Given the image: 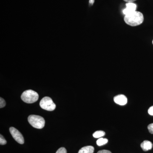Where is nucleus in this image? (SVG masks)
<instances>
[{"label": "nucleus", "mask_w": 153, "mask_h": 153, "mask_svg": "<svg viewBox=\"0 0 153 153\" xmlns=\"http://www.w3.org/2000/svg\"><path fill=\"white\" fill-rule=\"evenodd\" d=\"M124 20L128 25L132 27H135L142 24L144 21V17L141 13L136 11L125 16Z\"/></svg>", "instance_id": "nucleus-1"}, {"label": "nucleus", "mask_w": 153, "mask_h": 153, "mask_svg": "<svg viewBox=\"0 0 153 153\" xmlns=\"http://www.w3.org/2000/svg\"><path fill=\"white\" fill-rule=\"evenodd\" d=\"M39 95L37 92L33 90L25 91L21 96L23 101L27 103H32L38 100Z\"/></svg>", "instance_id": "nucleus-2"}, {"label": "nucleus", "mask_w": 153, "mask_h": 153, "mask_svg": "<svg viewBox=\"0 0 153 153\" xmlns=\"http://www.w3.org/2000/svg\"><path fill=\"white\" fill-rule=\"evenodd\" d=\"M29 123L33 127L38 129H41L45 126V121L44 118L40 116L31 115L28 118Z\"/></svg>", "instance_id": "nucleus-3"}, {"label": "nucleus", "mask_w": 153, "mask_h": 153, "mask_svg": "<svg viewBox=\"0 0 153 153\" xmlns=\"http://www.w3.org/2000/svg\"><path fill=\"white\" fill-rule=\"evenodd\" d=\"M40 105L41 108L49 111H52L56 108V105L52 101V99L48 97H44L41 100Z\"/></svg>", "instance_id": "nucleus-4"}, {"label": "nucleus", "mask_w": 153, "mask_h": 153, "mask_svg": "<svg viewBox=\"0 0 153 153\" xmlns=\"http://www.w3.org/2000/svg\"><path fill=\"white\" fill-rule=\"evenodd\" d=\"M10 131L16 141L21 144H23L24 143L25 140L24 137L19 130L13 127H11L10 128Z\"/></svg>", "instance_id": "nucleus-5"}, {"label": "nucleus", "mask_w": 153, "mask_h": 153, "mask_svg": "<svg viewBox=\"0 0 153 153\" xmlns=\"http://www.w3.org/2000/svg\"><path fill=\"white\" fill-rule=\"evenodd\" d=\"M126 8L124 9L123 12L125 16L131 13L136 11L137 9V5L134 3H127L126 4Z\"/></svg>", "instance_id": "nucleus-6"}, {"label": "nucleus", "mask_w": 153, "mask_h": 153, "mask_svg": "<svg viewBox=\"0 0 153 153\" xmlns=\"http://www.w3.org/2000/svg\"><path fill=\"white\" fill-rule=\"evenodd\" d=\"M114 102L120 105H124L127 103V98L123 94H119L116 96L114 98Z\"/></svg>", "instance_id": "nucleus-7"}, {"label": "nucleus", "mask_w": 153, "mask_h": 153, "mask_svg": "<svg viewBox=\"0 0 153 153\" xmlns=\"http://www.w3.org/2000/svg\"><path fill=\"white\" fill-rule=\"evenodd\" d=\"M140 146L143 150L146 152L152 149L153 144L149 141L145 140L141 144Z\"/></svg>", "instance_id": "nucleus-8"}, {"label": "nucleus", "mask_w": 153, "mask_h": 153, "mask_svg": "<svg viewBox=\"0 0 153 153\" xmlns=\"http://www.w3.org/2000/svg\"><path fill=\"white\" fill-rule=\"evenodd\" d=\"M94 149L92 146H86L81 148L78 153H93Z\"/></svg>", "instance_id": "nucleus-9"}, {"label": "nucleus", "mask_w": 153, "mask_h": 153, "mask_svg": "<svg viewBox=\"0 0 153 153\" xmlns=\"http://www.w3.org/2000/svg\"><path fill=\"white\" fill-rule=\"evenodd\" d=\"M108 142V140L107 139L100 138L97 141V146H100L106 144Z\"/></svg>", "instance_id": "nucleus-10"}, {"label": "nucleus", "mask_w": 153, "mask_h": 153, "mask_svg": "<svg viewBox=\"0 0 153 153\" xmlns=\"http://www.w3.org/2000/svg\"><path fill=\"white\" fill-rule=\"evenodd\" d=\"M105 135V132L102 131H98L95 132L93 134V136L96 138H101V137L104 136Z\"/></svg>", "instance_id": "nucleus-11"}, {"label": "nucleus", "mask_w": 153, "mask_h": 153, "mask_svg": "<svg viewBox=\"0 0 153 153\" xmlns=\"http://www.w3.org/2000/svg\"><path fill=\"white\" fill-rule=\"evenodd\" d=\"M7 144V141L4 138L2 135H0V144L1 145H4Z\"/></svg>", "instance_id": "nucleus-12"}, {"label": "nucleus", "mask_w": 153, "mask_h": 153, "mask_svg": "<svg viewBox=\"0 0 153 153\" xmlns=\"http://www.w3.org/2000/svg\"><path fill=\"white\" fill-rule=\"evenodd\" d=\"M56 153H67V151L65 148L61 147L57 151Z\"/></svg>", "instance_id": "nucleus-13"}, {"label": "nucleus", "mask_w": 153, "mask_h": 153, "mask_svg": "<svg viewBox=\"0 0 153 153\" xmlns=\"http://www.w3.org/2000/svg\"><path fill=\"white\" fill-rule=\"evenodd\" d=\"M6 105L5 101L4 100V99L1 97L0 98V108H2L4 107Z\"/></svg>", "instance_id": "nucleus-14"}, {"label": "nucleus", "mask_w": 153, "mask_h": 153, "mask_svg": "<svg viewBox=\"0 0 153 153\" xmlns=\"http://www.w3.org/2000/svg\"><path fill=\"white\" fill-rule=\"evenodd\" d=\"M148 128L151 134H153V123H151L148 126Z\"/></svg>", "instance_id": "nucleus-15"}, {"label": "nucleus", "mask_w": 153, "mask_h": 153, "mask_svg": "<svg viewBox=\"0 0 153 153\" xmlns=\"http://www.w3.org/2000/svg\"><path fill=\"white\" fill-rule=\"evenodd\" d=\"M148 113L151 115L153 116V106H151L148 110Z\"/></svg>", "instance_id": "nucleus-16"}, {"label": "nucleus", "mask_w": 153, "mask_h": 153, "mask_svg": "<svg viewBox=\"0 0 153 153\" xmlns=\"http://www.w3.org/2000/svg\"><path fill=\"white\" fill-rule=\"evenodd\" d=\"M97 153H111L110 151L106 150H102L99 151Z\"/></svg>", "instance_id": "nucleus-17"}, {"label": "nucleus", "mask_w": 153, "mask_h": 153, "mask_svg": "<svg viewBox=\"0 0 153 153\" xmlns=\"http://www.w3.org/2000/svg\"><path fill=\"white\" fill-rule=\"evenodd\" d=\"M127 2V3H133L136 0H123Z\"/></svg>", "instance_id": "nucleus-18"}, {"label": "nucleus", "mask_w": 153, "mask_h": 153, "mask_svg": "<svg viewBox=\"0 0 153 153\" xmlns=\"http://www.w3.org/2000/svg\"><path fill=\"white\" fill-rule=\"evenodd\" d=\"M94 2V0H89V4H90V5H91L93 4Z\"/></svg>", "instance_id": "nucleus-19"}, {"label": "nucleus", "mask_w": 153, "mask_h": 153, "mask_svg": "<svg viewBox=\"0 0 153 153\" xmlns=\"http://www.w3.org/2000/svg\"><path fill=\"white\" fill-rule=\"evenodd\" d=\"M152 43H153V41H152Z\"/></svg>", "instance_id": "nucleus-20"}]
</instances>
